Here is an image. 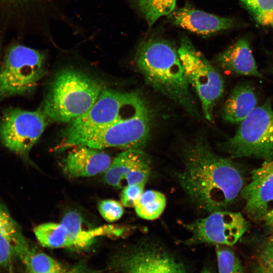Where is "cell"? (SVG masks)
Listing matches in <instances>:
<instances>
[{
    "mask_svg": "<svg viewBox=\"0 0 273 273\" xmlns=\"http://www.w3.org/2000/svg\"><path fill=\"white\" fill-rule=\"evenodd\" d=\"M183 154L179 181L198 208L210 213L223 210L240 194L244 187L240 170L230 160L215 154L204 138L189 143Z\"/></svg>",
    "mask_w": 273,
    "mask_h": 273,
    "instance_id": "1",
    "label": "cell"
},
{
    "mask_svg": "<svg viewBox=\"0 0 273 273\" xmlns=\"http://www.w3.org/2000/svg\"><path fill=\"white\" fill-rule=\"evenodd\" d=\"M135 63L147 83L193 116L199 113L178 51L168 41L151 37L140 45Z\"/></svg>",
    "mask_w": 273,
    "mask_h": 273,
    "instance_id": "2",
    "label": "cell"
},
{
    "mask_svg": "<svg viewBox=\"0 0 273 273\" xmlns=\"http://www.w3.org/2000/svg\"><path fill=\"white\" fill-rule=\"evenodd\" d=\"M148 107L144 97L136 92L103 89L90 109L63 130L55 149L60 152L76 147L92 134Z\"/></svg>",
    "mask_w": 273,
    "mask_h": 273,
    "instance_id": "3",
    "label": "cell"
},
{
    "mask_svg": "<svg viewBox=\"0 0 273 273\" xmlns=\"http://www.w3.org/2000/svg\"><path fill=\"white\" fill-rule=\"evenodd\" d=\"M103 89L95 78L72 68L54 77L40 110L49 121L69 123L87 112Z\"/></svg>",
    "mask_w": 273,
    "mask_h": 273,
    "instance_id": "4",
    "label": "cell"
},
{
    "mask_svg": "<svg viewBox=\"0 0 273 273\" xmlns=\"http://www.w3.org/2000/svg\"><path fill=\"white\" fill-rule=\"evenodd\" d=\"M221 147L233 158L273 160V108L270 101L257 106Z\"/></svg>",
    "mask_w": 273,
    "mask_h": 273,
    "instance_id": "5",
    "label": "cell"
},
{
    "mask_svg": "<svg viewBox=\"0 0 273 273\" xmlns=\"http://www.w3.org/2000/svg\"><path fill=\"white\" fill-rule=\"evenodd\" d=\"M45 54L13 44L6 50L0 66V100L32 92L42 77Z\"/></svg>",
    "mask_w": 273,
    "mask_h": 273,
    "instance_id": "6",
    "label": "cell"
},
{
    "mask_svg": "<svg viewBox=\"0 0 273 273\" xmlns=\"http://www.w3.org/2000/svg\"><path fill=\"white\" fill-rule=\"evenodd\" d=\"M190 85L195 90L206 119L213 120V110L223 92V80L215 68L186 36L177 50Z\"/></svg>",
    "mask_w": 273,
    "mask_h": 273,
    "instance_id": "7",
    "label": "cell"
},
{
    "mask_svg": "<svg viewBox=\"0 0 273 273\" xmlns=\"http://www.w3.org/2000/svg\"><path fill=\"white\" fill-rule=\"evenodd\" d=\"M152 116L148 107L100 130L83 140L79 146L101 150L109 148L141 149L150 137Z\"/></svg>",
    "mask_w": 273,
    "mask_h": 273,
    "instance_id": "8",
    "label": "cell"
},
{
    "mask_svg": "<svg viewBox=\"0 0 273 273\" xmlns=\"http://www.w3.org/2000/svg\"><path fill=\"white\" fill-rule=\"evenodd\" d=\"M48 120L40 109H6L0 118V141L12 152L26 156L43 133Z\"/></svg>",
    "mask_w": 273,
    "mask_h": 273,
    "instance_id": "9",
    "label": "cell"
},
{
    "mask_svg": "<svg viewBox=\"0 0 273 273\" xmlns=\"http://www.w3.org/2000/svg\"><path fill=\"white\" fill-rule=\"evenodd\" d=\"M191 243L215 244L226 246L236 244L247 230L249 224L239 212L219 210L187 225Z\"/></svg>",
    "mask_w": 273,
    "mask_h": 273,
    "instance_id": "10",
    "label": "cell"
},
{
    "mask_svg": "<svg viewBox=\"0 0 273 273\" xmlns=\"http://www.w3.org/2000/svg\"><path fill=\"white\" fill-rule=\"evenodd\" d=\"M240 194L250 218L266 219L273 210V160L265 161L251 172L250 181L243 187Z\"/></svg>",
    "mask_w": 273,
    "mask_h": 273,
    "instance_id": "11",
    "label": "cell"
},
{
    "mask_svg": "<svg viewBox=\"0 0 273 273\" xmlns=\"http://www.w3.org/2000/svg\"><path fill=\"white\" fill-rule=\"evenodd\" d=\"M151 171L148 155L141 149H128L119 153L105 172V180L110 186L123 188L146 183Z\"/></svg>",
    "mask_w": 273,
    "mask_h": 273,
    "instance_id": "12",
    "label": "cell"
},
{
    "mask_svg": "<svg viewBox=\"0 0 273 273\" xmlns=\"http://www.w3.org/2000/svg\"><path fill=\"white\" fill-rule=\"evenodd\" d=\"M122 263L125 273H185L179 261L156 246H142L128 255Z\"/></svg>",
    "mask_w": 273,
    "mask_h": 273,
    "instance_id": "13",
    "label": "cell"
},
{
    "mask_svg": "<svg viewBox=\"0 0 273 273\" xmlns=\"http://www.w3.org/2000/svg\"><path fill=\"white\" fill-rule=\"evenodd\" d=\"M173 24L203 36H209L237 27V21L206 12L184 7L174 10L169 15Z\"/></svg>",
    "mask_w": 273,
    "mask_h": 273,
    "instance_id": "14",
    "label": "cell"
},
{
    "mask_svg": "<svg viewBox=\"0 0 273 273\" xmlns=\"http://www.w3.org/2000/svg\"><path fill=\"white\" fill-rule=\"evenodd\" d=\"M61 222L65 226L62 236L63 248H86L91 246L99 237H118L125 232L122 228L110 224L84 229L81 216L74 211L67 212Z\"/></svg>",
    "mask_w": 273,
    "mask_h": 273,
    "instance_id": "15",
    "label": "cell"
},
{
    "mask_svg": "<svg viewBox=\"0 0 273 273\" xmlns=\"http://www.w3.org/2000/svg\"><path fill=\"white\" fill-rule=\"evenodd\" d=\"M112 159L100 150L85 146L74 147L62 162L64 173L71 178L86 177L105 172Z\"/></svg>",
    "mask_w": 273,
    "mask_h": 273,
    "instance_id": "16",
    "label": "cell"
},
{
    "mask_svg": "<svg viewBox=\"0 0 273 273\" xmlns=\"http://www.w3.org/2000/svg\"><path fill=\"white\" fill-rule=\"evenodd\" d=\"M222 69L239 75L261 77L248 38L242 37L216 57Z\"/></svg>",
    "mask_w": 273,
    "mask_h": 273,
    "instance_id": "17",
    "label": "cell"
},
{
    "mask_svg": "<svg viewBox=\"0 0 273 273\" xmlns=\"http://www.w3.org/2000/svg\"><path fill=\"white\" fill-rule=\"evenodd\" d=\"M257 97L252 86L241 83L236 85L221 109L223 119L231 123L239 124L257 106Z\"/></svg>",
    "mask_w": 273,
    "mask_h": 273,
    "instance_id": "18",
    "label": "cell"
},
{
    "mask_svg": "<svg viewBox=\"0 0 273 273\" xmlns=\"http://www.w3.org/2000/svg\"><path fill=\"white\" fill-rule=\"evenodd\" d=\"M12 244L16 256L29 273H54L65 268L51 256L34 250L22 233L16 237Z\"/></svg>",
    "mask_w": 273,
    "mask_h": 273,
    "instance_id": "19",
    "label": "cell"
},
{
    "mask_svg": "<svg viewBox=\"0 0 273 273\" xmlns=\"http://www.w3.org/2000/svg\"><path fill=\"white\" fill-rule=\"evenodd\" d=\"M166 203L165 196L155 190L144 192L134 207L136 214L146 220L158 218L163 212Z\"/></svg>",
    "mask_w": 273,
    "mask_h": 273,
    "instance_id": "20",
    "label": "cell"
},
{
    "mask_svg": "<svg viewBox=\"0 0 273 273\" xmlns=\"http://www.w3.org/2000/svg\"><path fill=\"white\" fill-rule=\"evenodd\" d=\"M133 4L151 26L160 17L169 15L174 9L176 0H133Z\"/></svg>",
    "mask_w": 273,
    "mask_h": 273,
    "instance_id": "21",
    "label": "cell"
},
{
    "mask_svg": "<svg viewBox=\"0 0 273 273\" xmlns=\"http://www.w3.org/2000/svg\"><path fill=\"white\" fill-rule=\"evenodd\" d=\"M256 23L273 29V0H239Z\"/></svg>",
    "mask_w": 273,
    "mask_h": 273,
    "instance_id": "22",
    "label": "cell"
},
{
    "mask_svg": "<svg viewBox=\"0 0 273 273\" xmlns=\"http://www.w3.org/2000/svg\"><path fill=\"white\" fill-rule=\"evenodd\" d=\"M216 252L218 273H245L240 260L232 249L217 245Z\"/></svg>",
    "mask_w": 273,
    "mask_h": 273,
    "instance_id": "23",
    "label": "cell"
},
{
    "mask_svg": "<svg viewBox=\"0 0 273 273\" xmlns=\"http://www.w3.org/2000/svg\"><path fill=\"white\" fill-rule=\"evenodd\" d=\"M21 233L20 226L12 218L6 207L0 204V233L13 243L16 237Z\"/></svg>",
    "mask_w": 273,
    "mask_h": 273,
    "instance_id": "24",
    "label": "cell"
},
{
    "mask_svg": "<svg viewBox=\"0 0 273 273\" xmlns=\"http://www.w3.org/2000/svg\"><path fill=\"white\" fill-rule=\"evenodd\" d=\"M98 210L103 218L109 222L119 220L124 213L122 204L112 199L101 201L98 205Z\"/></svg>",
    "mask_w": 273,
    "mask_h": 273,
    "instance_id": "25",
    "label": "cell"
},
{
    "mask_svg": "<svg viewBox=\"0 0 273 273\" xmlns=\"http://www.w3.org/2000/svg\"><path fill=\"white\" fill-rule=\"evenodd\" d=\"M145 184L141 183L123 187L120 196L122 204L125 207H134L144 192Z\"/></svg>",
    "mask_w": 273,
    "mask_h": 273,
    "instance_id": "26",
    "label": "cell"
},
{
    "mask_svg": "<svg viewBox=\"0 0 273 273\" xmlns=\"http://www.w3.org/2000/svg\"><path fill=\"white\" fill-rule=\"evenodd\" d=\"M258 263L273 273V236L261 245L258 252Z\"/></svg>",
    "mask_w": 273,
    "mask_h": 273,
    "instance_id": "27",
    "label": "cell"
},
{
    "mask_svg": "<svg viewBox=\"0 0 273 273\" xmlns=\"http://www.w3.org/2000/svg\"><path fill=\"white\" fill-rule=\"evenodd\" d=\"M16 256L11 241L0 233V267H7Z\"/></svg>",
    "mask_w": 273,
    "mask_h": 273,
    "instance_id": "28",
    "label": "cell"
},
{
    "mask_svg": "<svg viewBox=\"0 0 273 273\" xmlns=\"http://www.w3.org/2000/svg\"><path fill=\"white\" fill-rule=\"evenodd\" d=\"M54 273H99L88 267L84 263H79L69 268H65L63 270Z\"/></svg>",
    "mask_w": 273,
    "mask_h": 273,
    "instance_id": "29",
    "label": "cell"
},
{
    "mask_svg": "<svg viewBox=\"0 0 273 273\" xmlns=\"http://www.w3.org/2000/svg\"><path fill=\"white\" fill-rule=\"evenodd\" d=\"M32 0H0V6L14 8L15 7L27 3Z\"/></svg>",
    "mask_w": 273,
    "mask_h": 273,
    "instance_id": "30",
    "label": "cell"
},
{
    "mask_svg": "<svg viewBox=\"0 0 273 273\" xmlns=\"http://www.w3.org/2000/svg\"><path fill=\"white\" fill-rule=\"evenodd\" d=\"M252 273H270V272L258 263L257 265L254 267Z\"/></svg>",
    "mask_w": 273,
    "mask_h": 273,
    "instance_id": "31",
    "label": "cell"
},
{
    "mask_svg": "<svg viewBox=\"0 0 273 273\" xmlns=\"http://www.w3.org/2000/svg\"><path fill=\"white\" fill-rule=\"evenodd\" d=\"M265 220L266 221L267 225L273 233V217L266 219Z\"/></svg>",
    "mask_w": 273,
    "mask_h": 273,
    "instance_id": "32",
    "label": "cell"
},
{
    "mask_svg": "<svg viewBox=\"0 0 273 273\" xmlns=\"http://www.w3.org/2000/svg\"><path fill=\"white\" fill-rule=\"evenodd\" d=\"M201 273H211V272L208 269L205 268L201 272Z\"/></svg>",
    "mask_w": 273,
    "mask_h": 273,
    "instance_id": "33",
    "label": "cell"
},
{
    "mask_svg": "<svg viewBox=\"0 0 273 273\" xmlns=\"http://www.w3.org/2000/svg\"><path fill=\"white\" fill-rule=\"evenodd\" d=\"M272 217H273V210L268 215V216H267L265 219Z\"/></svg>",
    "mask_w": 273,
    "mask_h": 273,
    "instance_id": "34",
    "label": "cell"
},
{
    "mask_svg": "<svg viewBox=\"0 0 273 273\" xmlns=\"http://www.w3.org/2000/svg\"><path fill=\"white\" fill-rule=\"evenodd\" d=\"M273 69V68H272Z\"/></svg>",
    "mask_w": 273,
    "mask_h": 273,
    "instance_id": "35",
    "label": "cell"
}]
</instances>
